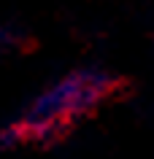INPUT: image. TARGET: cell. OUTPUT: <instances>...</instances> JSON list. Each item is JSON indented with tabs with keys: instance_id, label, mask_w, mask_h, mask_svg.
<instances>
[{
	"instance_id": "7a4b0ae2",
	"label": "cell",
	"mask_w": 154,
	"mask_h": 159,
	"mask_svg": "<svg viewBox=\"0 0 154 159\" xmlns=\"http://www.w3.org/2000/svg\"><path fill=\"white\" fill-rule=\"evenodd\" d=\"M14 43H16V33H14L8 25L0 22V49H8V46H14Z\"/></svg>"
},
{
	"instance_id": "6da1fadb",
	"label": "cell",
	"mask_w": 154,
	"mask_h": 159,
	"mask_svg": "<svg viewBox=\"0 0 154 159\" xmlns=\"http://www.w3.org/2000/svg\"><path fill=\"white\" fill-rule=\"evenodd\" d=\"M114 92V78L105 70L84 67L62 75L49 89H43L16 124L0 135V143L8 146L16 140H43L62 132L78 116L97 108Z\"/></svg>"
}]
</instances>
